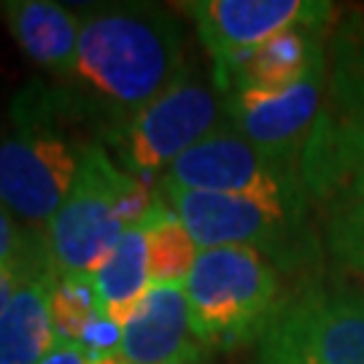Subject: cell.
Instances as JSON below:
<instances>
[{
	"label": "cell",
	"mask_w": 364,
	"mask_h": 364,
	"mask_svg": "<svg viewBox=\"0 0 364 364\" xmlns=\"http://www.w3.org/2000/svg\"><path fill=\"white\" fill-rule=\"evenodd\" d=\"M186 41L176 16L149 3L97 6L81 14L78 49L68 81L76 108L124 124L159 97L186 68Z\"/></svg>",
	"instance_id": "6da1fadb"
},
{
	"label": "cell",
	"mask_w": 364,
	"mask_h": 364,
	"mask_svg": "<svg viewBox=\"0 0 364 364\" xmlns=\"http://www.w3.org/2000/svg\"><path fill=\"white\" fill-rule=\"evenodd\" d=\"M156 203V189L132 176L92 144L73 189L43 227V246L57 275H95L127 227H141Z\"/></svg>",
	"instance_id": "7a4b0ae2"
},
{
	"label": "cell",
	"mask_w": 364,
	"mask_h": 364,
	"mask_svg": "<svg viewBox=\"0 0 364 364\" xmlns=\"http://www.w3.org/2000/svg\"><path fill=\"white\" fill-rule=\"evenodd\" d=\"M14 130L0 138V205L27 230L43 232L73 189L92 144L73 141L52 92L30 87L11 108Z\"/></svg>",
	"instance_id": "3957f363"
},
{
	"label": "cell",
	"mask_w": 364,
	"mask_h": 364,
	"mask_svg": "<svg viewBox=\"0 0 364 364\" xmlns=\"http://www.w3.org/2000/svg\"><path fill=\"white\" fill-rule=\"evenodd\" d=\"M192 329L205 348L259 340L284 308L278 267L251 248H205L183 281Z\"/></svg>",
	"instance_id": "277c9868"
},
{
	"label": "cell",
	"mask_w": 364,
	"mask_h": 364,
	"mask_svg": "<svg viewBox=\"0 0 364 364\" xmlns=\"http://www.w3.org/2000/svg\"><path fill=\"white\" fill-rule=\"evenodd\" d=\"M227 124V97L213 73L186 63L181 76L124 124L105 130V146L117 151L119 165L149 181L165 176L170 165L210 132Z\"/></svg>",
	"instance_id": "5b68a950"
},
{
	"label": "cell",
	"mask_w": 364,
	"mask_h": 364,
	"mask_svg": "<svg viewBox=\"0 0 364 364\" xmlns=\"http://www.w3.org/2000/svg\"><path fill=\"white\" fill-rule=\"evenodd\" d=\"M302 186L332 257L364 281V127L324 108L302 151Z\"/></svg>",
	"instance_id": "8992f818"
},
{
	"label": "cell",
	"mask_w": 364,
	"mask_h": 364,
	"mask_svg": "<svg viewBox=\"0 0 364 364\" xmlns=\"http://www.w3.org/2000/svg\"><path fill=\"white\" fill-rule=\"evenodd\" d=\"M156 195L168 205L200 251L205 248H251L275 267H297L316 254L308 230V208H281L257 197L195 192L156 183Z\"/></svg>",
	"instance_id": "52a82bcc"
},
{
	"label": "cell",
	"mask_w": 364,
	"mask_h": 364,
	"mask_svg": "<svg viewBox=\"0 0 364 364\" xmlns=\"http://www.w3.org/2000/svg\"><path fill=\"white\" fill-rule=\"evenodd\" d=\"M299 165L302 162L267 154L224 124L178 156L156 183L195 192L257 197L281 208H308Z\"/></svg>",
	"instance_id": "ba28073f"
},
{
	"label": "cell",
	"mask_w": 364,
	"mask_h": 364,
	"mask_svg": "<svg viewBox=\"0 0 364 364\" xmlns=\"http://www.w3.org/2000/svg\"><path fill=\"white\" fill-rule=\"evenodd\" d=\"M257 364H364V299L326 289L289 297L257 340Z\"/></svg>",
	"instance_id": "9c48e42d"
},
{
	"label": "cell",
	"mask_w": 364,
	"mask_h": 364,
	"mask_svg": "<svg viewBox=\"0 0 364 364\" xmlns=\"http://www.w3.org/2000/svg\"><path fill=\"white\" fill-rule=\"evenodd\" d=\"M326 63L281 90H237L227 97V124L289 162H302V151L321 117Z\"/></svg>",
	"instance_id": "30bf717a"
},
{
	"label": "cell",
	"mask_w": 364,
	"mask_h": 364,
	"mask_svg": "<svg viewBox=\"0 0 364 364\" xmlns=\"http://www.w3.org/2000/svg\"><path fill=\"white\" fill-rule=\"evenodd\" d=\"M192 16L213 68L262 46L278 33L305 25H329L332 3L316 0H195L183 6Z\"/></svg>",
	"instance_id": "8fae6325"
},
{
	"label": "cell",
	"mask_w": 364,
	"mask_h": 364,
	"mask_svg": "<svg viewBox=\"0 0 364 364\" xmlns=\"http://www.w3.org/2000/svg\"><path fill=\"white\" fill-rule=\"evenodd\" d=\"M200 353L183 284H154L122 324V364H178Z\"/></svg>",
	"instance_id": "7c38bea8"
},
{
	"label": "cell",
	"mask_w": 364,
	"mask_h": 364,
	"mask_svg": "<svg viewBox=\"0 0 364 364\" xmlns=\"http://www.w3.org/2000/svg\"><path fill=\"white\" fill-rule=\"evenodd\" d=\"M326 25L291 27L264 41L262 46L235 57L227 65H216L213 81L224 95L237 90H281L326 63Z\"/></svg>",
	"instance_id": "4fadbf2b"
},
{
	"label": "cell",
	"mask_w": 364,
	"mask_h": 364,
	"mask_svg": "<svg viewBox=\"0 0 364 364\" xmlns=\"http://www.w3.org/2000/svg\"><path fill=\"white\" fill-rule=\"evenodd\" d=\"M19 49L46 70L68 76L78 49L81 14L52 0H14L3 6Z\"/></svg>",
	"instance_id": "5bb4252c"
},
{
	"label": "cell",
	"mask_w": 364,
	"mask_h": 364,
	"mask_svg": "<svg viewBox=\"0 0 364 364\" xmlns=\"http://www.w3.org/2000/svg\"><path fill=\"white\" fill-rule=\"evenodd\" d=\"M57 273L22 281L0 313V364H38L57 343L52 284Z\"/></svg>",
	"instance_id": "9a60e30c"
},
{
	"label": "cell",
	"mask_w": 364,
	"mask_h": 364,
	"mask_svg": "<svg viewBox=\"0 0 364 364\" xmlns=\"http://www.w3.org/2000/svg\"><path fill=\"white\" fill-rule=\"evenodd\" d=\"M92 278L105 313L117 324H124L130 313L138 308V302L146 297V291L151 289L144 227H127L111 251V257Z\"/></svg>",
	"instance_id": "2e32d148"
},
{
	"label": "cell",
	"mask_w": 364,
	"mask_h": 364,
	"mask_svg": "<svg viewBox=\"0 0 364 364\" xmlns=\"http://www.w3.org/2000/svg\"><path fill=\"white\" fill-rule=\"evenodd\" d=\"M329 105L338 117L364 127V9L338 22L329 41Z\"/></svg>",
	"instance_id": "e0dca14e"
},
{
	"label": "cell",
	"mask_w": 364,
	"mask_h": 364,
	"mask_svg": "<svg viewBox=\"0 0 364 364\" xmlns=\"http://www.w3.org/2000/svg\"><path fill=\"white\" fill-rule=\"evenodd\" d=\"M141 227L146 237L151 287L154 284H183L200 257V246L183 227V221L156 195L154 208Z\"/></svg>",
	"instance_id": "ac0fdd59"
},
{
	"label": "cell",
	"mask_w": 364,
	"mask_h": 364,
	"mask_svg": "<svg viewBox=\"0 0 364 364\" xmlns=\"http://www.w3.org/2000/svg\"><path fill=\"white\" fill-rule=\"evenodd\" d=\"M105 313L92 275H54L52 321L54 335L63 343H76L92 318Z\"/></svg>",
	"instance_id": "d6986e66"
},
{
	"label": "cell",
	"mask_w": 364,
	"mask_h": 364,
	"mask_svg": "<svg viewBox=\"0 0 364 364\" xmlns=\"http://www.w3.org/2000/svg\"><path fill=\"white\" fill-rule=\"evenodd\" d=\"M0 270L11 273L19 284L33 275L54 273L41 232L27 230L0 205Z\"/></svg>",
	"instance_id": "ffe728a7"
},
{
	"label": "cell",
	"mask_w": 364,
	"mask_h": 364,
	"mask_svg": "<svg viewBox=\"0 0 364 364\" xmlns=\"http://www.w3.org/2000/svg\"><path fill=\"white\" fill-rule=\"evenodd\" d=\"M38 364H92V359H90V353L84 351L81 346H76V343H63V340H57Z\"/></svg>",
	"instance_id": "44dd1931"
},
{
	"label": "cell",
	"mask_w": 364,
	"mask_h": 364,
	"mask_svg": "<svg viewBox=\"0 0 364 364\" xmlns=\"http://www.w3.org/2000/svg\"><path fill=\"white\" fill-rule=\"evenodd\" d=\"M16 287H19V281H16L11 273L0 270V313H3V308H6V305H9V299L14 297Z\"/></svg>",
	"instance_id": "7402d4cb"
},
{
	"label": "cell",
	"mask_w": 364,
	"mask_h": 364,
	"mask_svg": "<svg viewBox=\"0 0 364 364\" xmlns=\"http://www.w3.org/2000/svg\"><path fill=\"white\" fill-rule=\"evenodd\" d=\"M92 364H122V362H119V356H108V359H97V362Z\"/></svg>",
	"instance_id": "603a6c76"
},
{
	"label": "cell",
	"mask_w": 364,
	"mask_h": 364,
	"mask_svg": "<svg viewBox=\"0 0 364 364\" xmlns=\"http://www.w3.org/2000/svg\"><path fill=\"white\" fill-rule=\"evenodd\" d=\"M178 364H203V359H186V362H178Z\"/></svg>",
	"instance_id": "cb8c5ba5"
}]
</instances>
